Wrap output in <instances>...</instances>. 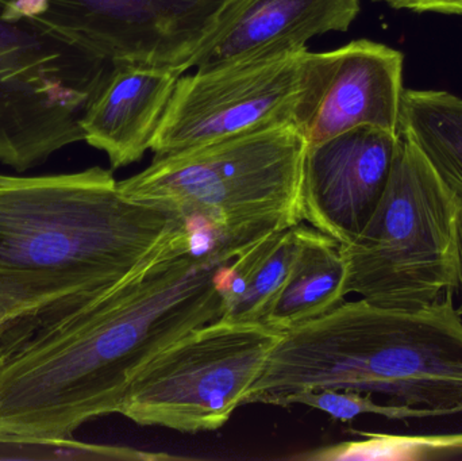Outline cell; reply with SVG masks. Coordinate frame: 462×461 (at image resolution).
<instances>
[{"label": "cell", "mask_w": 462, "mask_h": 461, "mask_svg": "<svg viewBox=\"0 0 462 461\" xmlns=\"http://www.w3.org/2000/svg\"><path fill=\"white\" fill-rule=\"evenodd\" d=\"M282 336L265 324L224 318L197 327L135 373L119 414L181 433L219 429L244 406Z\"/></svg>", "instance_id": "7"}, {"label": "cell", "mask_w": 462, "mask_h": 461, "mask_svg": "<svg viewBox=\"0 0 462 461\" xmlns=\"http://www.w3.org/2000/svg\"><path fill=\"white\" fill-rule=\"evenodd\" d=\"M224 0H0L3 15L49 30L110 62H187Z\"/></svg>", "instance_id": "9"}, {"label": "cell", "mask_w": 462, "mask_h": 461, "mask_svg": "<svg viewBox=\"0 0 462 461\" xmlns=\"http://www.w3.org/2000/svg\"><path fill=\"white\" fill-rule=\"evenodd\" d=\"M245 249L184 222L111 289L54 300L0 327V435L72 438L119 414L135 373L224 318L219 273Z\"/></svg>", "instance_id": "1"}, {"label": "cell", "mask_w": 462, "mask_h": 461, "mask_svg": "<svg viewBox=\"0 0 462 461\" xmlns=\"http://www.w3.org/2000/svg\"><path fill=\"white\" fill-rule=\"evenodd\" d=\"M341 245L304 225L298 257L263 324L284 332L338 308L346 298Z\"/></svg>", "instance_id": "15"}, {"label": "cell", "mask_w": 462, "mask_h": 461, "mask_svg": "<svg viewBox=\"0 0 462 461\" xmlns=\"http://www.w3.org/2000/svg\"><path fill=\"white\" fill-rule=\"evenodd\" d=\"M398 132L420 149L462 203L461 97L436 89H404Z\"/></svg>", "instance_id": "16"}, {"label": "cell", "mask_w": 462, "mask_h": 461, "mask_svg": "<svg viewBox=\"0 0 462 461\" xmlns=\"http://www.w3.org/2000/svg\"><path fill=\"white\" fill-rule=\"evenodd\" d=\"M111 62L0 5V162L18 172L84 141L80 119Z\"/></svg>", "instance_id": "8"}, {"label": "cell", "mask_w": 462, "mask_h": 461, "mask_svg": "<svg viewBox=\"0 0 462 461\" xmlns=\"http://www.w3.org/2000/svg\"><path fill=\"white\" fill-rule=\"evenodd\" d=\"M396 10L462 15V0H380Z\"/></svg>", "instance_id": "20"}, {"label": "cell", "mask_w": 462, "mask_h": 461, "mask_svg": "<svg viewBox=\"0 0 462 461\" xmlns=\"http://www.w3.org/2000/svg\"><path fill=\"white\" fill-rule=\"evenodd\" d=\"M178 456L126 447L97 446L72 438H35L0 435V460L162 461Z\"/></svg>", "instance_id": "18"}, {"label": "cell", "mask_w": 462, "mask_h": 461, "mask_svg": "<svg viewBox=\"0 0 462 461\" xmlns=\"http://www.w3.org/2000/svg\"><path fill=\"white\" fill-rule=\"evenodd\" d=\"M181 75L164 65L111 62L81 115L84 141L105 152L114 170L140 161Z\"/></svg>", "instance_id": "12"}, {"label": "cell", "mask_w": 462, "mask_h": 461, "mask_svg": "<svg viewBox=\"0 0 462 461\" xmlns=\"http://www.w3.org/2000/svg\"><path fill=\"white\" fill-rule=\"evenodd\" d=\"M462 203L425 154L401 135L383 197L360 235L341 245L346 294L417 311L460 291Z\"/></svg>", "instance_id": "5"}, {"label": "cell", "mask_w": 462, "mask_h": 461, "mask_svg": "<svg viewBox=\"0 0 462 461\" xmlns=\"http://www.w3.org/2000/svg\"><path fill=\"white\" fill-rule=\"evenodd\" d=\"M403 62L402 51L374 41L337 49L336 69L303 133L307 145L360 126L399 133Z\"/></svg>", "instance_id": "13"}, {"label": "cell", "mask_w": 462, "mask_h": 461, "mask_svg": "<svg viewBox=\"0 0 462 461\" xmlns=\"http://www.w3.org/2000/svg\"><path fill=\"white\" fill-rule=\"evenodd\" d=\"M5 324V314H3L2 308H0V327Z\"/></svg>", "instance_id": "22"}, {"label": "cell", "mask_w": 462, "mask_h": 461, "mask_svg": "<svg viewBox=\"0 0 462 461\" xmlns=\"http://www.w3.org/2000/svg\"><path fill=\"white\" fill-rule=\"evenodd\" d=\"M295 405H303L328 414L331 419L341 422H350L357 417L372 414L384 417L393 421L409 422L412 420L439 419V411L426 408H410L395 403H379L371 394L344 392V390H318L301 394Z\"/></svg>", "instance_id": "19"}, {"label": "cell", "mask_w": 462, "mask_h": 461, "mask_svg": "<svg viewBox=\"0 0 462 461\" xmlns=\"http://www.w3.org/2000/svg\"><path fill=\"white\" fill-rule=\"evenodd\" d=\"M304 225L272 233L245 249L219 273L224 319L263 324L298 257Z\"/></svg>", "instance_id": "14"}, {"label": "cell", "mask_w": 462, "mask_h": 461, "mask_svg": "<svg viewBox=\"0 0 462 461\" xmlns=\"http://www.w3.org/2000/svg\"><path fill=\"white\" fill-rule=\"evenodd\" d=\"M453 295L417 311L345 300L284 330L244 405L290 408L304 392L344 390L462 413V316Z\"/></svg>", "instance_id": "3"}, {"label": "cell", "mask_w": 462, "mask_h": 461, "mask_svg": "<svg viewBox=\"0 0 462 461\" xmlns=\"http://www.w3.org/2000/svg\"><path fill=\"white\" fill-rule=\"evenodd\" d=\"M306 148L298 127H271L156 156L119 187L130 199L247 249L303 222Z\"/></svg>", "instance_id": "4"}, {"label": "cell", "mask_w": 462, "mask_h": 461, "mask_svg": "<svg viewBox=\"0 0 462 461\" xmlns=\"http://www.w3.org/2000/svg\"><path fill=\"white\" fill-rule=\"evenodd\" d=\"M358 13L360 0H224L187 70L304 48L318 35L346 32Z\"/></svg>", "instance_id": "11"}, {"label": "cell", "mask_w": 462, "mask_h": 461, "mask_svg": "<svg viewBox=\"0 0 462 461\" xmlns=\"http://www.w3.org/2000/svg\"><path fill=\"white\" fill-rule=\"evenodd\" d=\"M401 134L360 126L307 145L301 175L303 221L334 238L352 243L383 197Z\"/></svg>", "instance_id": "10"}, {"label": "cell", "mask_w": 462, "mask_h": 461, "mask_svg": "<svg viewBox=\"0 0 462 461\" xmlns=\"http://www.w3.org/2000/svg\"><path fill=\"white\" fill-rule=\"evenodd\" d=\"M184 222L130 199L111 171L0 175L5 322L124 281Z\"/></svg>", "instance_id": "2"}, {"label": "cell", "mask_w": 462, "mask_h": 461, "mask_svg": "<svg viewBox=\"0 0 462 461\" xmlns=\"http://www.w3.org/2000/svg\"><path fill=\"white\" fill-rule=\"evenodd\" d=\"M337 49H292L181 75L154 135L156 156L271 127L304 133L336 69Z\"/></svg>", "instance_id": "6"}, {"label": "cell", "mask_w": 462, "mask_h": 461, "mask_svg": "<svg viewBox=\"0 0 462 461\" xmlns=\"http://www.w3.org/2000/svg\"><path fill=\"white\" fill-rule=\"evenodd\" d=\"M460 237H461V271H460V292H461V302L460 306H458V311L462 316V217H461V224H460Z\"/></svg>", "instance_id": "21"}, {"label": "cell", "mask_w": 462, "mask_h": 461, "mask_svg": "<svg viewBox=\"0 0 462 461\" xmlns=\"http://www.w3.org/2000/svg\"><path fill=\"white\" fill-rule=\"evenodd\" d=\"M365 440L347 441L306 452L301 460H418L461 454L462 435L448 436H391L358 433Z\"/></svg>", "instance_id": "17"}]
</instances>
